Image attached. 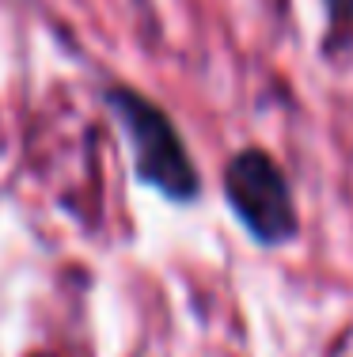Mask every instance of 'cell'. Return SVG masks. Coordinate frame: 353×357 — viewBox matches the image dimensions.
Wrapping results in <instances>:
<instances>
[{
  "label": "cell",
  "mask_w": 353,
  "mask_h": 357,
  "mask_svg": "<svg viewBox=\"0 0 353 357\" xmlns=\"http://www.w3.org/2000/svg\"><path fill=\"white\" fill-rule=\"evenodd\" d=\"M107 103L114 107L118 122L125 126L133 141V156H137V175L141 183L156 186L159 194H167L171 202H190L198 198V167L187 156L179 130L171 126V118L164 114L156 103H148L145 96L130 88L107 91Z\"/></svg>",
  "instance_id": "obj_1"
},
{
  "label": "cell",
  "mask_w": 353,
  "mask_h": 357,
  "mask_svg": "<svg viewBox=\"0 0 353 357\" xmlns=\"http://www.w3.org/2000/svg\"><path fill=\"white\" fill-rule=\"evenodd\" d=\"M224 194L258 243H285L297 236V206H292L289 178L262 149H243L232 160L224 172Z\"/></svg>",
  "instance_id": "obj_2"
},
{
  "label": "cell",
  "mask_w": 353,
  "mask_h": 357,
  "mask_svg": "<svg viewBox=\"0 0 353 357\" xmlns=\"http://www.w3.org/2000/svg\"><path fill=\"white\" fill-rule=\"evenodd\" d=\"M334 35H353V0H327Z\"/></svg>",
  "instance_id": "obj_3"
}]
</instances>
